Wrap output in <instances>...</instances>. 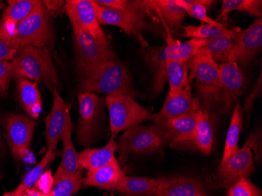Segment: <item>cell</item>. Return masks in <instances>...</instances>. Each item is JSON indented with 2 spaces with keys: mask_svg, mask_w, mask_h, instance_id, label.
<instances>
[{
  "mask_svg": "<svg viewBox=\"0 0 262 196\" xmlns=\"http://www.w3.org/2000/svg\"><path fill=\"white\" fill-rule=\"evenodd\" d=\"M81 91L103 93L107 96H137L127 66L116 60L77 70Z\"/></svg>",
  "mask_w": 262,
  "mask_h": 196,
  "instance_id": "cell-1",
  "label": "cell"
},
{
  "mask_svg": "<svg viewBox=\"0 0 262 196\" xmlns=\"http://www.w3.org/2000/svg\"><path fill=\"white\" fill-rule=\"evenodd\" d=\"M11 64L13 79L42 82L51 91L59 86L57 70L48 48L20 47Z\"/></svg>",
  "mask_w": 262,
  "mask_h": 196,
  "instance_id": "cell-2",
  "label": "cell"
},
{
  "mask_svg": "<svg viewBox=\"0 0 262 196\" xmlns=\"http://www.w3.org/2000/svg\"><path fill=\"white\" fill-rule=\"evenodd\" d=\"M168 144L164 126L152 124L149 126H137L125 131L117 144L120 159L124 160L129 155H146L157 153Z\"/></svg>",
  "mask_w": 262,
  "mask_h": 196,
  "instance_id": "cell-3",
  "label": "cell"
},
{
  "mask_svg": "<svg viewBox=\"0 0 262 196\" xmlns=\"http://www.w3.org/2000/svg\"><path fill=\"white\" fill-rule=\"evenodd\" d=\"M51 14L40 1L32 14L16 27L13 34L14 42L20 47L47 48L54 41Z\"/></svg>",
  "mask_w": 262,
  "mask_h": 196,
  "instance_id": "cell-4",
  "label": "cell"
},
{
  "mask_svg": "<svg viewBox=\"0 0 262 196\" xmlns=\"http://www.w3.org/2000/svg\"><path fill=\"white\" fill-rule=\"evenodd\" d=\"M105 101L110 112L111 138L113 139L121 131L138 126L141 122L151 119L152 116L149 110L129 96H107Z\"/></svg>",
  "mask_w": 262,
  "mask_h": 196,
  "instance_id": "cell-5",
  "label": "cell"
},
{
  "mask_svg": "<svg viewBox=\"0 0 262 196\" xmlns=\"http://www.w3.org/2000/svg\"><path fill=\"white\" fill-rule=\"evenodd\" d=\"M73 29L77 70L95 67L116 60L110 42H103L91 32L80 28L73 27Z\"/></svg>",
  "mask_w": 262,
  "mask_h": 196,
  "instance_id": "cell-6",
  "label": "cell"
},
{
  "mask_svg": "<svg viewBox=\"0 0 262 196\" xmlns=\"http://www.w3.org/2000/svg\"><path fill=\"white\" fill-rule=\"evenodd\" d=\"M7 143L17 160H24L31 155V144L36 122L25 115L10 114L4 119Z\"/></svg>",
  "mask_w": 262,
  "mask_h": 196,
  "instance_id": "cell-7",
  "label": "cell"
},
{
  "mask_svg": "<svg viewBox=\"0 0 262 196\" xmlns=\"http://www.w3.org/2000/svg\"><path fill=\"white\" fill-rule=\"evenodd\" d=\"M234 43L229 62L251 64L262 48V18L257 17L246 30L234 29Z\"/></svg>",
  "mask_w": 262,
  "mask_h": 196,
  "instance_id": "cell-8",
  "label": "cell"
},
{
  "mask_svg": "<svg viewBox=\"0 0 262 196\" xmlns=\"http://www.w3.org/2000/svg\"><path fill=\"white\" fill-rule=\"evenodd\" d=\"M78 101L79 107L78 139L86 147L93 142L98 130L101 99L94 93L80 91L78 94Z\"/></svg>",
  "mask_w": 262,
  "mask_h": 196,
  "instance_id": "cell-9",
  "label": "cell"
},
{
  "mask_svg": "<svg viewBox=\"0 0 262 196\" xmlns=\"http://www.w3.org/2000/svg\"><path fill=\"white\" fill-rule=\"evenodd\" d=\"M222 113L229 114L245 91V76L239 64L226 62L219 64Z\"/></svg>",
  "mask_w": 262,
  "mask_h": 196,
  "instance_id": "cell-10",
  "label": "cell"
},
{
  "mask_svg": "<svg viewBox=\"0 0 262 196\" xmlns=\"http://www.w3.org/2000/svg\"><path fill=\"white\" fill-rule=\"evenodd\" d=\"M64 9L73 27L84 29L100 40L110 42L98 22L94 1L68 0L64 4Z\"/></svg>",
  "mask_w": 262,
  "mask_h": 196,
  "instance_id": "cell-11",
  "label": "cell"
},
{
  "mask_svg": "<svg viewBox=\"0 0 262 196\" xmlns=\"http://www.w3.org/2000/svg\"><path fill=\"white\" fill-rule=\"evenodd\" d=\"M253 151L244 145L225 164L220 165L217 179L221 188H229L241 178H249L255 172Z\"/></svg>",
  "mask_w": 262,
  "mask_h": 196,
  "instance_id": "cell-12",
  "label": "cell"
},
{
  "mask_svg": "<svg viewBox=\"0 0 262 196\" xmlns=\"http://www.w3.org/2000/svg\"><path fill=\"white\" fill-rule=\"evenodd\" d=\"M190 80L195 79L206 92L217 93L220 82L219 64L212 58L207 49L202 47L200 51L188 60Z\"/></svg>",
  "mask_w": 262,
  "mask_h": 196,
  "instance_id": "cell-13",
  "label": "cell"
},
{
  "mask_svg": "<svg viewBox=\"0 0 262 196\" xmlns=\"http://www.w3.org/2000/svg\"><path fill=\"white\" fill-rule=\"evenodd\" d=\"M201 107L199 97L192 96V84H190L182 92L173 97L166 96L164 104L157 114L151 116L153 124H164L166 121L178 116L195 113Z\"/></svg>",
  "mask_w": 262,
  "mask_h": 196,
  "instance_id": "cell-14",
  "label": "cell"
},
{
  "mask_svg": "<svg viewBox=\"0 0 262 196\" xmlns=\"http://www.w3.org/2000/svg\"><path fill=\"white\" fill-rule=\"evenodd\" d=\"M95 3V2H94ZM131 10H117L101 7L95 3L98 20L101 25H110L117 26L123 29L127 35L136 37L139 35L141 29H144V19L141 18L133 5L131 4Z\"/></svg>",
  "mask_w": 262,
  "mask_h": 196,
  "instance_id": "cell-15",
  "label": "cell"
},
{
  "mask_svg": "<svg viewBox=\"0 0 262 196\" xmlns=\"http://www.w3.org/2000/svg\"><path fill=\"white\" fill-rule=\"evenodd\" d=\"M51 92L54 97V104L51 113L46 119L44 136L48 147L47 148L56 150L59 141L62 138L68 118L70 116V112L57 89H54Z\"/></svg>",
  "mask_w": 262,
  "mask_h": 196,
  "instance_id": "cell-16",
  "label": "cell"
},
{
  "mask_svg": "<svg viewBox=\"0 0 262 196\" xmlns=\"http://www.w3.org/2000/svg\"><path fill=\"white\" fill-rule=\"evenodd\" d=\"M155 196H209L204 184L196 178L170 177L158 179Z\"/></svg>",
  "mask_w": 262,
  "mask_h": 196,
  "instance_id": "cell-17",
  "label": "cell"
},
{
  "mask_svg": "<svg viewBox=\"0 0 262 196\" xmlns=\"http://www.w3.org/2000/svg\"><path fill=\"white\" fill-rule=\"evenodd\" d=\"M197 119L198 111L166 121L162 126L166 129L168 144L173 148L188 143L194 144Z\"/></svg>",
  "mask_w": 262,
  "mask_h": 196,
  "instance_id": "cell-18",
  "label": "cell"
},
{
  "mask_svg": "<svg viewBox=\"0 0 262 196\" xmlns=\"http://www.w3.org/2000/svg\"><path fill=\"white\" fill-rule=\"evenodd\" d=\"M125 176L117 159L95 170L88 171L82 185L104 190H113Z\"/></svg>",
  "mask_w": 262,
  "mask_h": 196,
  "instance_id": "cell-19",
  "label": "cell"
},
{
  "mask_svg": "<svg viewBox=\"0 0 262 196\" xmlns=\"http://www.w3.org/2000/svg\"><path fill=\"white\" fill-rule=\"evenodd\" d=\"M72 121L71 116H69L66 122V128L62 135L63 151L62 159L60 166L54 173V183L64 177L74 175L79 169V154L75 149L72 141Z\"/></svg>",
  "mask_w": 262,
  "mask_h": 196,
  "instance_id": "cell-20",
  "label": "cell"
},
{
  "mask_svg": "<svg viewBox=\"0 0 262 196\" xmlns=\"http://www.w3.org/2000/svg\"><path fill=\"white\" fill-rule=\"evenodd\" d=\"M214 118L210 108L201 106L198 111L196 128H195L194 145L195 148L208 156L211 153L214 137Z\"/></svg>",
  "mask_w": 262,
  "mask_h": 196,
  "instance_id": "cell-21",
  "label": "cell"
},
{
  "mask_svg": "<svg viewBox=\"0 0 262 196\" xmlns=\"http://www.w3.org/2000/svg\"><path fill=\"white\" fill-rule=\"evenodd\" d=\"M4 10L0 26L13 35L19 24L29 17L40 1L36 0H10Z\"/></svg>",
  "mask_w": 262,
  "mask_h": 196,
  "instance_id": "cell-22",
  "label": "cell"
},
{
  "mask_svg": "<svg viewBox=\"0 0 262 196\" xmlns=\"http://www.w3.org/2000/svg\"><path fill=\"white\" fill-rule=\"evenodd\" d=\"M116 150L117 143L112 138L103 148H86L79 154V167L93 171L106 166L116 159Z\"/></svg>",
  "mask_w": 262,
  "mask_h": 196,
  "instance_id": "cell-23",
  "label": "cell"
},
{
  "mask_svg": "<svg viewBox=\"0 0 262 196\" xmlns=\"http://www.w3.org/2000/svg\"><path fill=\"white\" fill-rule=\"evenodd\" d=\"M147 14L156 12L168 25L170 29L182 27V23L186 16L183 8L175 4L174 0H151L144 1Z\"/></svg>",
  "mask_w": 262,
  "mask_h": 196,
  "instance_id": "cell-24",
  "label": "cell"
},
{
  "mask_svg": "<svg viewBox=\"0 0 262 196\" xmlns=\"http://www.w3.org/2000/svg\"><path fill=\"white\" fill-rule=\"evenodd\" d=\"M143 57L153 75V92L161 93L166 79V57L165 47H151L143 51Z\"/></svg>",
  "mask_w": 262,
  "mask_h": 196,
  "instance_id": "cell-25",
  "label": "cell"
},
{
  "mask_svg": "<svg viewBox=\"0 0 262 196\" xmlns=\"http://www.w3.org/2000/svg\"><path fill=\"white\" fill-rule=\"evenodd\" d=\"M206 42L207 39L195 38L185 42H178L173 39L171 32L168 31L166 37V46L165 47L166 60L188 61L202 47H204Z\"/></svg>",
  "mask_w": 262,
  "mask_h": 196,
  "instance_id": "cell-26",
  "label": "cell"
},
{
  "mask_svg": "<svg viewBox=\"0 0 262 196\" xmlns=\"http://www.w3.org/2000/svg\"><path fill=\"white\" fill-rule=\"evenodd\" d=\"M17 91L20 104L26 113L33 119L39 117L42 111V101L37 83L29 79H19Z\"/></svg>",
  "mask_w": 262,
  "mask_h": 196,
  "instance_id": "cell-27",
  "label": "cell"
},
{
  "mask_svg": "<svg viewBox=\"0 0 262 196\" xmlns=\"http://www.w3.org/2000/svg\"><path fill=\"white\" fill-rule=\"evenodd\" d=\"M158 179L125 175L115 190L125 196H155Z\"/></svg>",
  "mask_w": 262,
  "mask_h": 196,
  "instance_id": "cell-28",
  "label": "cell"
},
{
  "mask_svg": "<svg viewBox=\"0 0 262 196\" xmlns=\"http://www.w3.org/2000/svg\"><path fill=\"white\" fill-rule=\"evenodd\" d=\"M243 109L239 101L235 104L232 112V117L225 139V149L220 165L226 162L239 151V140L244 125Z\"/></svg>",
  "mask_w": 262,
  "mask_h": 196,
  "instance_id": "cell-29",
  "label": "cell"
},
{
  "mask_svg": "<svg viewBox=\"0 0 262 196\" xmlns=\"http://www.w3.org/2000/svg\"><path fill=\"white\" fill-rule=\"evenodd\" d=\"M166 79H168L170 86L167 96L173 97L183 91L192 84L188 76V61L166 60Z\"/></svg>",
  "mask_w": 262,
  "mask_h": 196,
  "instance_id": "cell-30",
  "label": "cell"
},
{
  "mask_svg": "<svg viewBox=\"0 0 262 196\" xmlns=\"http://www.w3.org/2000/svg\"><path fill=\"white\" fill-rule=\"evenodd\" d=\"M56 155H57L56 150L47 148V151L44 157L42 158V160L23 177L20 185L14 191V195L25 196V194L29 190L34 188L35 185H36V183L39 181V178L42 176V173L45 172V169L47 165L55 159Z\"/></svg>",
  "mask_w": 262,
  "mask_h": 196,
  "instance_id": "cell-31",
  "label": "cell"
},
{
  "mask_svg": "<svg viewBox=\"0 0 262 196\" xmlns=\"http://www.w3.org/2000/svg\"><path fill=\"white\" fill-rule=\"evenodd\" d=\"M175 4L184 9L186 14L209 26L222 27L221 22L213 20L207 15V7L213 4L210 0H174Z\"/></svg>",
  "mask_w": 262,
  "mask_h": 196,
  "instance_id": "cell-32",
  "label": "cell"
},
{
  "mask_svg": "<svg viewBox=\"0 0 262 196\" xmlns=\"http://www.w3.org/2000/svg\"><path fill=\"white\" fill-rule=\"evenodd\" d=\"M239 10L244 11L251 16L261 17L262 1L261 0H224L222 8L217 17V21L222 19H227L228 15L231 12Z\"/></svg>",
  "mask_w": 262,
  "mask_h": 196,
  "instance_id": "cell-33",
  "label": "cell"
},
{
  "mask_svg": "<svg viewBox=\"0 0 262 196\" xmlns=\"http://www.w3.org/2000/svg\"><path fill=\"white\" fill-rule=\"evenodd\" d=\"M233 35L234 32L232 35L207 39L204 48L207 49L217 64L229 62V55L234 43Z\"/></svg>",
  "mask_w": 262,
  "mask_h": 196,
  "instance_id": "cell-34",
  "label": "cell"
},
{
  "mask_svg": "<svg viewBox=\"0 0 262 196\" xmlns=\"http://www.w3.org/2000/svg\"><path fill=\"white\" fill-rule=\"evenodd\" d=\"M184 29V38H195V39H210L213 38L221 37L225 35H230L233 34V30H229L225 26H209L206 24H202L200 26H182Z\"/></svg>",
  "mask_w": 262,
  "mask_h": 196,
  "instance_id": "cell-35",
  "label": "cell"
},
{
  "mask_svg": "<svg viewBox=\"0 0 262 196\" xmlns=\"http://www.w3.org/2000/svg\"><path fill=\"white\" fill-rule=\"evenodd\" d=\"M82 169L74 175L61 178L54 183L50 196H73L82 188Z\"/></svg>",
  "mask_w": 262,
  "mask_h": 196,
  "instance_id": "cell-36",
  "label": "cell"
},
{
  "mask_svg": "<svg viewBox=\"0 0 262 196\" xmlns=\"http://www.w3.org/2000/svg\"><path fill=\"white\" fill-rule=\"evenodd\" d=\"M19 48L20 46L14 42L13 35L0 26V61L14 60Z\"/></svg>",
  "mask_w": 262,
  "mask_h": 196,
  "instance_id": "cell-37",
  "label": "cell"
},
{
  "mask_svg": "<svg viewBox=\"0 0 262 196\" xmlns=\"http://www.w3.org/2000/svg\"><path fill=\"white\" fill-rule=\"evenodd\" d=\"M227 196H262V191L249 178H241L226 191Z\"/></svg>",
  "mask_w": 262,
  "mask_h": 196,
  "instance_id": "cell-38",
  "label": "cell"
},
{
  "mask_svg": "<svg viewBox=\"0 0 262 196\" xmlns=\"http://www.w3.org/2000/svg\"><path fill=\"white\" fill-rule=\"evenodd\" d=\"M13 79V66L10 62L0 61V95L5 97Z\"/></svg>",
  "mask_w": 262,
  "mask_h": 196,
  "instance_id": "cell-39",
  "label": "cell"
},
{
  "mask_svg": "<svg viewBox=\"0 0 262 196\" xmlns=\"http://www.w3.org/2000/svg\"><path fill=\"white\" fill-rule=\"evenodd\" d=\"M261 72H260L259 77L257 78V82L253 86L252 91L248 94L247 98L244 100V108H242L247 115L251 114L252 111L253 106L255 103L256 100L261 95L262 93V82H261Z\"/></svg>",
  "mask_w": 262,
  "mask_h": 196,
  "instance_id": "cell-40",
  "label": "cell"
},
{
  "mask_svg": "<svg viewBox=\"0 0 262 196\" xmlns=\"http://www.w3.org/2000/svg\"><path fill=\"white\" fill-rule=\"evenodd\" d=\"M244 145L254 150V153H255L256 162L260 165V162H261V132H260V129L251 134V136L247 138Z\"/></svg>",
  "mask_w": 262,
  "mask_h": 196,
  "instance_id": "cell-41",
  "label": "cell"
},
{
  "mask_svg": "<svg viewBox=\"0 0 262 196\" xmlns=\"http://www.w3.org/2000/svg\"><path fill=\"white\" fill-rule=\"evenodd\" d=\"M53 186H54V178L51 175V171L47 170L42 173L34 188L43 194H49Z\"/></svg>",
  "mask_w": 262,
  "mask_h": 196,
  "instance_id": "cell-42",
  "label": "cell"
},
{
  "mask_svg": "<svg viewBox=\"0 0 262 196\" xmlns=\"http://www.w3.org/2000/svg\"><path fill=\"white\" fill-rule=\"evenodd\" d=\"M101 7L117 10H131L129 1L126 0H96L94 1Z\"/></svg>",
  "mask_w": 262,
  "mask_h": 196,
  "instance_id": "cell-43",
  "label": "cell"
},
{
  "mask_svg": "<svg viewBox=\"0 0 262 196\" xmlns=\"http://www.w3.org/2000/svg\"><path fill=\"white\" fill-rule=\"evenodd\" d=\"M42 4H43L44 7L47 9L48 11L52 12L55 11V10H58L63 7V5L66 4L64 1H42Z\"/></svg>",
  "mask_w": 262,
  "mask_h": 196,
  "instance_id": "cell-44",
  "label": "cell"
},
{
  "mask_svg": "<svg viewBox=\"0 0 262 196\" xmlns=\"http://www.w3.org/2000/svg\"><path fill=\"white\" fill-rule=\"evenodd\" d=\"M25 196H50V194H43V193L38 191L37 189H35V188H32V189L29 190V191L26 192V194H25Z\"/></svg>",
  "mask_w": 262,
  "mask_h": 196,
  "instance_id": "cell-45",
  "label": "cell"
},
{
  "mask_svg": "<svg viewBox=\"0 0 262 196\" xmlns=\"http://www.w3.org/2000/svg\"><path fill=\"white\" fill-rule=\"evenodd\" d=\"M4 154H5V146H4V140L0 132V156H3Z\"/></svg>",
  "mask_w": 262,
  "mask_h": 196,
  "instance_id": "cell-46",
  "label": "cell"
},
{
  "mask_svg": "<svg viewBox=\"0 0 262 196\" xmlns=\"http://www.w3.org/2000/svg\"><path fill=\"white\" fill-rule=\"evenodd\" d=\"M3 196H15L14 195V191H9V192H6L5 194Z\"/></svg>",
  "mask_w": 262,
  "mask_h": 196,
  "instance_id": "cell-47",
  "label": "cell"
}]
</instances>
